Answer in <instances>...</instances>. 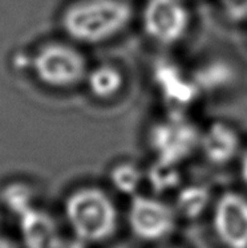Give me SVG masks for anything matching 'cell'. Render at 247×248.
Returning <instances> with one entry per match:
<instances>
[{
  "label": "cell",
  "instance_id": "obj_5",
  "mask_svg": "<svg viewBox=\"0 0 247 248\" xmlns=\"http://www.w3.org/2000/svg\"><path fill=\"white\" fill-rule=\"evenodd\" d=\"M141 17L145 35L161 46H174L183 40L190 27L185 0H147Z\"/></svg>",
  "mask_w": 247,
  "mask_h": 248
},
{
  "label": "cell",
  "instance_id": "obj_17",
  "mask_svg": "<svg viewBox=\"0 0 247 248\" xmlns=\"http://www.w3.org/2000/svg\"><path fill=\"white\" fill-rule=\"evenodd\" d=\"M0 248H19V246L5 235H0Z\"/></svg>",
  "mask_w": 247,
  "mask_h": 248
},
{
  "label": "cell",
  "instance_id": "obj_12",
  "mask_svg": "<svg viewBox=\"0 0 247 248\" xmlns=\"http://www.w3.org/2000/svg\"><path fill=\"white\" fill-rule=\"evenodd\" d=\"M145 181L150 185L151 190L157 194L174 191L181 186L182 177L180 165L154 159L145 171Z\"/></svg>",
  "mask_w": 247,
  "mask_h": 248
},
{
  "label": "cell",
  "instance_id": "obj_6",
  "mask_svg": "<svg viewBox=\"0 0 247 248\" xmlns=\"http://www.w3.org/2000/svg\"><path fill=\"white\" fill-rule=\"evenodd\" d=\"M132 232L144 242H158L173 233L177 223L176 208L161 199L137 194L128 210Z\"/></svg>",
  "mask_w": 247,
  "mask_h": 248
},
{
  "label": "cell",
  "instance_id": "obj_10",
  "mask_svg": "<svg viewBox=\"0 0 247 248\" xmlns=\"http://www.w3.org/2000/svg\"><path fill=\"white\" fill-rule=\"evenodd\" d=\"M237 130L226 122H213L201 132L199 149L209 162L222 166L231 162L239 150Z\"/></svg>",
  "mask_w": 247,
  "mask_h": 248
},
{
  "label": "cell",
  "instance_id": "obj_7",
  "mask_svg": "<svg viewBox=\"0 0 247 248\" xmlns=\"http://www.w3.org/2000/svg\"><path fill=\"white\" fill-rule=\"evenodd\" d=\"M213 228L226 248H247V198L229 191L213 210Z\"/></svg>",
  "mask_w": 247,
  "mask_h": 248
},
{
  "label": "cell",
  "instance_id": "obj_8",
  "mask_svg": "<svg viewBox=\"0 0 247 248\" xmlns=\"http://www.w3.org/2000/svg\"><path fill=\"white\" fill-rule=\"evenodd\" d=\"M153 78L164 100L172 105L173 111L186 109L197 100L199 86L196 78L187 77L176 62L165 59L160 61L154 66Z\"/></svg>",
  "mask_w": 247,
  "mask_h": 248
},
{
  "label": "cell",
  "instance_id": "obj_4",
  "mask_svg": "<svg viewBox=\"0 0 247 248\" xmlns=\"http://www.w3.org/2000/svg\"><path fill=\"white\" fill-rule=\"evenodd\" d=\"M201 130L181 111H173L151 125L148 142L157 159L181 165L199 149Z\"/></svg>",
  "mask_w": 247,
  "mask_h": 248
},
{
  "label": "cell",
  "instance_id": "obj_1",
  "mask_svg": "<svg viewBox=\"0 0 247 248\" xmlns=\"http://www.w3.org/2000/svg\"><path fill=\"white\" fill-rule=\"evenodd\" d=\"M133 8L126 0H76L63 11L61 28L80 44H101L128 28Z\"/></svg>",
  "mask_w": 247,
  "mask_h": 248
},
{
  "label": "cell",
  "instance_id": "obj_16",
  "mask_svg": "<svg viewBox=\"0 0 247 248\" xmlns=\"http://www.w3.org/2000/svg\"><path fill=\"white\" fill-rule=\"evenodd\" d=\"M239 170H241V177H242L243 183L247 186V150L243 153L242 159H241V167H239Z\"/></svg>",
  "mask_w": 247,
  "mask_h": 248
},
{
  "label": "cell",
  "instance_id": "obj_2",
  "mask_svg": "<svg viewBox=\"0 0 247 248\" xmlns=\"http://www.w3.org/2000/svg\"><path fill=\"white\" fill-rule=\"evenodd\" d=\"M64 214L75 238L81 243H102L118 227V213L106 191L95 186L76 188L66 199Z\"/></svg>",
  "mask_w": 247,
  "mask_h": 248
},
{
  "label": "cell",
  "instance_id": "obj_14",
  "mask_svg": "<svg viewBox=\"0 0 247 248\" xmlns=\"http://www.w3.org/2000/svg\"><path fill=\"white\" fill-rule=\"evenodd\" d=\"M111 183L118 193L134 197L145 181V171L133 162H120L109 174Z\"/></svg>",
  "mask_w": 247,
  "mask_h": 248
},
{
  "label": "cell",
  "instance_id": "obj_15",
  "mask_svg": "<svg viewBox=\"0 0 247 248\" xmlns=\"http://www.w3.org/2000/svg\"><path fill=\"white\" fill-rule=\"evenodd\" d=\"M219 4L230 21L242 23L247 20V0H219Z\"/></svg>",
  "mask_w": 247,
  "mask_h": 248
},
{
  "label": "cell",
  "instance_id": "obj_11",
  "mask_svg": "<svg viewBox=\"0 0 247 248\" xmlns=\"http://www.w3.org/2000/svg\"><path fill=\"white\" fill-rule=\"evenodd\" d=\"M88 89L97 100H111L121 92L124 86L122 72L116 66L102 64L91 71H88L85 77Z\"/></svg>",
  "mask_w": 247,
  "mask_h": 248
},
{
  "label": "cell",
  "instance_id": "obj_9",
  "mask_svg": "<svg viewBox=\"0 0 247 248\" xmlns=\"http://www.w3.org/2000/svg\"><path fill=\"white\" fill-rule=\"evenodd\" d=\"M20 215V236L23 247L60 248V230L50 214L39 208H28Z\"/></svg>",
  "mask_w": 247,
  "mask_h": 248
},
{
  "label": "cell",
  "instance_id": "obj_3",
  "mask_svg": "<svg viewBox=\"0 0 247 248\" xmlns=\"http://www.w3.org/2000/svg\"><path fill=\"white\" fill-rule=\"evenodd\" d=\"M32 69L43 85L52 89H69L85 80V56L71 44L50 41L37 48L32 56Z\"/></svg>",
  "mask_w": 247,
  "mask_h": 248
},
{
  "label": "cell",
  "instance_id": "obj_13",
  "mask_svg": "<svg viewBox=\"0 0 247 248\" xmlns=\"http://www.w3.org/2000/svg\"><path fill=\"white\" fill-rule=\"evenodd\" d=\"M210 190L201 185H187L178 190L176 211L187 219H197L210 203Z\"/></svg>",
  "mask_w": 247,
  "mask_h": 248
}]
</instances>
